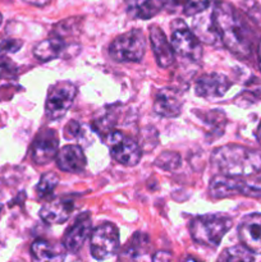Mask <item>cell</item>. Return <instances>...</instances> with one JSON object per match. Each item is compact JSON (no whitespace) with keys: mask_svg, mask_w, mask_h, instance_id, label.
<instances>
[{"mask_svg":"<svg viewBox=\"0 0 261 262\" xmlns=\"http://www.w3.org/2000/svg\"><path fill=\"white\" fill-rule=\"evenodd\" d=\"M163 8L170 13H183L193 17L209 8V0H161Z\"/></svg>","mask_w":261,"mask_h":262,"instance_id":"cell-19","label":"cell"},{"mask_svg":"<svg viewBox=\"0 0 261 262\" xmlns=\"http://www.w3.org/2000/svg\"><path fill=\"white\" fill-rule=\"evenodd\" d=\"M58 151L59 138L56 132L50 128H44L37 133L35 141H33L31 155L37 165H46L54 158H56Z\"/></svg>","mask_w":261,"mask_h":262,"instance_id":"cell-10","label":"cell"},{"mask_svg":"<svg viewBox=\"0 0 261 262\" xmlns=\"http://www.w3.org/2000/svg\"><path fill=\"white\" fill-rule=\"evenodd\" d=\"M59 184V177L55 173H45L38 181V184L36 186V192H37L38 199H49L53 194L54 189Z\"/></svg>","mask_w":261,"mask_h":262,"instance_id":"cell-23","label":"cell"},{"mask_svg":"<svg viewBox=\"0 0 261 262\" xmlns=\"http://www.w3.org/2000/svg\"><path fill=\"white\" fill-rule=\"evenodd\" d=\"M232 86L227 76L222 73H207L200 77L194 84V92L197 96L212 100L223 97Z\"/></svg>","mask_w":261,"mask_h":262,"instance_id":"cell-11","label":"cell"},{"mask_svg":"<svg viewBox=\"0 0 261 262\" xmlns=\"http://www.w3.org/2000/svg\"><path fill=\"white\" fill-rule=\"evenodd\" d=\"M23 2L28 3V4L36 5V7H44V5H48L51 0H23Z\"/></svg>","mask_w":261,"mask_h":262,"instance_id":"cell-29","label":"cell"},{"mask_svg":"<svg viewBox=\"0 0 261 262\" xmlns=\"http://www.w3.org/2000/svg\"><path fill=\"white\" fill-rule=\"evenodd\" d=\"M155 164L160 168L166 169V170H173L181 165V158L176 152H164L156 159Z\"/></svg>","mask_w":261,"mask_h":262,"instance_id":"cell-25","label":"cell"},{"mask_svg":"<svg viewBox=\"0 0 261 262\" xmlns=\"http://www.w3.org/2000/svg\"><path fill=\"white\" fill-rule=\"evenodd\" d=\"M86 156L78 145H67L58 151L56 164L60 170L67 173H79L86 166Z\"/></svg>","mask_w":261,"mask_h":262,"instance_id":"cell-16","label":"cell"},{"mask_svg":"<svg viewBox=\"0 0 261 262\" xmlns=\"http://www.w3.org/2000/svg\"><path fill=\"white\" fill-rule=\"evenodd\" d=\"M241 243L252 253H261V214L245 216L238 227Z\"/></svg>","mask_w":261,"mask_h":262,"instance_id":"cell-13","label":"cell"},{"mask_svg":"<svg viewBox=\"0 0 261 262\" xmlns=\"http://www.w3.org/2000/svg\"><path fill=\"white\" fill-rule=\"evenodd\" d=\"M77 87L69 81H61L49 89L45 101V114L50 120L61 119L73 105Z\"/></svg>","mask_w":261,"mask_h":262,"instance_id":"cell-6","label":"cell"},{"mask_svg":"<svg viewBox=\"0 0 261 262\" xmlns=\"http://www.w3.org/2000/svg\"><path fill=\"white\" fill-rule=\"evenodd\" d=\"M2 22H3V17H2V14H0V25H2Z\"/></svg>","mask_w":261,"mask_h":262,"instance_id":"cell-33","label":"cell"},{"mask_svg":"<svg viewBox=\"0 0 261 262\" xmlns=\"http://www.w3.org/2000/svg\"><path fill=\"white\" fill-rule=\"evenodd\" d=\"M211 20L223 45L240 58L252 53V32L240 13L228 3H216L211 10Z\"/></svg>","mask_w":261,"mask_h":262,"instance_id":"cell-1","label":"cell"},{"mask_svg":"<svg viewBox=\"0 0 261 262\" xmlns=\"http://www.w3.org/2000/svg\"><path fill=\"white\" fill-rule=\"evenodd\" d=\"M257 56H258V67H260V71H261V42L257 49Z\"/></svg>","mask_w":261,"mask_h":262,"instance_id":"cell-31","label":"cell"},{"mask_svg":"<svg viewBox=\"0 0 261 262\" xmlns=\"http://www.w3.org/2000/svg\"><path fill=\"white\" fill-rule=\"evenodd\" d=\"M150 250V239L143 233L137 232L133 234L129 242L124 246L120 258L122 260H140L141 257L148 253Z\"/></svg>","mask_w":261,"mask_h":262,"instance_id":"cell-20","label":"cell"},{"mask_svg":"<svg viewBox=\"0 0 261 262\" xmlns=\"http://www.w3.org/2000/svg\"><path fill=\"white\" fill-rule=\"evenodd\" d=\"M219 261H228V262H235V261H253L255 256L252 255L250 250L245 247V246H233V247L227 248L224 252L219 256L217 258Z\"/></svg>","mask_w":261,"mask_h":262,"instance_id":"cell-24","label":"cell"},{"mask_svg":"<svg viewBox=\"0 0 261 262\" xmlns=\"http://www.w3.org/2000/svg\"><path fill=\"white\" fill-rule=\"evenodd\" d=\"M64 133H66L67 137H68V136L69 137H78L79 133H81V125H79V123L72 120V122H69L68 124L66 125Z\"/></svg>","mask_w":261,"mask_h":262,"instance_id":"cell-27","label":"cell"},{"mask_svg":"<svg viewBox=\"0 0 261 262\" xmlns=\"http://www.w3.org/2000/svg\"><path fill=\"white\" fill-rule=\"evenodd\" d=\"M105 143L109 146L112 158L124 166L137 165L142 155L138 143L118 130L110 132L106 136Z\"/></svg>","mask_w":261,"mask_h":262,"instance_id":"cell-8","label":"cell"},{"mask_svg":"<svg viewBox=\"0 0 261 262\" xmlns=\"http://www.w3.org/2000/svg\"><path fill=\"white\" fill-rule=\"evenodd\" d=\"M110 56L119 63H138L146 54V38L140 30L118 36L109 48Z\"/></svg>","mask_w":261,"mask_h":262,"instance_id":"cell-5","label":"cell"},{"mask_svg":"<svg viewBox=\"0 0 261 262\" xmlns=\"http://www.w3.org/2000/svg\"><path fill=\"white\" fill-rule=\"evenodd\" d=\"M31 252L37 261H59L64 258L60 251L44 239L35 241L31 246Z\"/></svg>","mask_w":261,"mask_h":262,"instance_id":"cell-22","label":"cell"},{"mask_svg":"<svg viewBox=\"0 0 261 262\" xmlns=\"http://www.w3.org/2000/svg\"><path fill=\"white\" fill-rule=\"evenodd\" d=\"M173 33H171V48L174 53L182 58L199 61L202 56V48L199 37L188 30L186 23L177 19L173 22Z\"/></svg>","mask_w":261,"mask_h":262,"instance_id":"cell-9","label":"cell"},{"mask_svg":"<svg viewBox=\"0 0 261 262\" xmlns=\"http://www.w3.org/2000/svg\"><path fill=\"white\" fill-rule=\"evenodd\" d=\"M150 42L159 67L160 68H169V67L173 66L174 61H176V53L171 48V43H169L164 31L159 26H151Z\"/></svg>","mask_w":261,"mask_h":262,"instance_id":"cell-14","label":"cell"},{"mask_svg":"<svg viewBox=\"0 0 261 262\" xmlns=\"http://www.w3.org/2000/svg\"><path fill=\"white\" fill-rule=\"evenodd\" d=\"M161 9V0H127V13L135 19H150Z\"/></svg>","mask_w":261,"mask_h":262,"instance_id":"cell-18","label":"cell"},{"mask_svg":"<svg viewBox=\"0 0 261 262\" xmlns=\"http://www.w3.org/2000/svg\"><path fill=\"white\" fill-rule=\"evenodd\" d=\"M73 211V201L69 199H58L44 205L40 217L46 224H63Z\"/></svg>","mask_w":261,"mask_h":262,"instance_id":"cell-17","label":"cell"},{"mask_svg":"<svg viewBox=\"0 0 261 262\" xmlns=\"http://www.w3.org/2000/svg\"><path fill=\"white\" fill-rule=\"evenodd\" d=\"M22 41L18 40H5L0 43V53H15L20 49Z\"/></svg>","mask_w":261,"mask_h":262,"instance_id":"cell-26","label":"cell"},{"mask_svg":"<svg viewBox=\"0 0 261 262\" xmlns=\"http://www.w3.org/2000/svg\"><path fill=\"white\" fill-rule=\"evenodd\" d=\"M215 174L227 177H251L261 170V154L241 145H225L211 154Z\"/></svg>","mask_w":261,"mask_h":262,"instance_id":"cell-2","label":"cell"},{"mask_svg":"<svg viewBox=\"0 0 261 262\" xmlns=\"http://www.w3.org/2000/svg\"><path fill=\"white\" fill-rule=\"evenodd\" d=\"M2 210H3V206H2V205H0V214H2Z\"/></svg>","mask_w":261,"mask_h":262,"instance_id":"cell-34","label":"cell"},{"mask_svg":"<svg viewBox=\"0 0 261 262\" xmlns=\"http://www.w3.org/2000/svg\"><path fill=\"white\" fill-rule=\"evenodd\" d=\"M91 255L95 260L104 261L113 257L119 248V230L112 223L99 225L90 238Z\"/></svg>","mask_w":261,"mask_h":262,"instance_id":"cell-7","label":"cell"},{"mask_svg":"<svg viewBox=\"0 0 261 262\" xmlns=\"http://www.w3.org/2000/svg\"><path fill=\"white\" fill-rule=\"evenodd\" d=\"M256 136H257V140H258V142L261 143V123H260V125H258V128H257V132H256Z\"/></svg>","mask_w":261,"mask_h":262,"instance_id":"cell-32","label":"cell"},{"mask_svg":"<svg viewBox=\"0 0 261 262\" xmlns=\"http://www.w3.org/2000/svg\"><path fill=\"white\" fill-rule=\"evenodd\" d=\"M232 224V219L225 215H201L191 222V237L199 245L217 247Z\"/></svg>","mask_w":261,"mask_h":262,"instance_id":"cell-3","label":"cell"},{"mask_svg":"<svg viewBox=\"0 0 261 262\" xmlns=\"http://www.w3.org/2000/svg\"><path fill=\"white\" fill-rule=\"evenodd\" d=\"M66 49V43L60 37H51L41 41L33 49V55L40 61H50L59 58Z\"/></svg>","mask_w":261,"mask_h":262,"instance_id":"cell-21","label":"cell"},{"mask_svg":"<svg viewBox=\"0 0 261 262\" xmlns=\"http://www.w3.org/2000/svg\"><path fill=\"white\" fill-rule=\"evenodd\" d=\"M209 191L214 199H225L232 196L261 197V177H227L216 174L211 179Z\"/></svg>","mask_w":261,"mask_h":262,"instance_id":"cell-4","label":"cell"},{"mask_svg":"<svg viewBox=\"0 0 261 262\" xmlns=\"http://www.w3.org/2000/svg\"><path fill=\"white\" fill-rule=\"evenodd\" d=\"M183 100L177 90L165 87L156 94L154 112L163 118H177L182 112Z\"/></svg>","mask_w":261,"mask_h":262,"instance_id":"cell-15","label":"cell"},{"mask_svg":"<svg viewBox=\"0 0 261 262\" xmlns=\"http://www.w3.org/2000/svg\"><path fill=\"white\" fill-rule=\"evenodd\" d=\"M12 67H9L8 64H4V66H0V78L3 77H7L12 74Z\"/></svg>","mask_w":261,"mask_h":262,"instance_id":"cell-28","label":"cell"},{"mask_svg":"<svg viewBox=\"0 0 261 262\" xmlns=\"http://www.w3.org/2000/svg\"><path fill=\"white\" fill-rule=\"evenodd\" d=\"M170 258H171L170 253H168V252H163V253L158 252L155 256H154L153 260L160 261V260H170Z\"/></svg>","mask_w":261,"mask_h":262,"instance_id":"cell-30","label":"cell"},{"mask_svg":"<svg viewBox=\"0 0 261 262\" xmlns=\"http://www.w3.org/2000/svg\"><path fill=\"white\" fill-rule=\"evenodd\" d=\"M92 233L91 217L87 212L79 215L74 224L67 230L63 238V246L68 252L76 253L82 248Z\"/></svg>","mask_w":261,"mask_h":262,"instance_id":"cell-12","label":"cell"}]
</instances>
